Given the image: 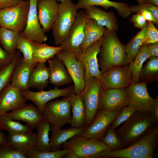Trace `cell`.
I'll list each match as a JSON object with an SVG mask.
<instances>
[{
  "instance_id": "6da1fadb",
  "label": "cell",
  "mask_w": 158,
  "mask_h": 158,
  "mask_svg": "<svg viewBox=\"0 0 158 158\" xmlns=\"http://www.w3.org/2000/svg\"><path fill=\"white\" fill-rule=\"evenodd\" d=\"M158 139V126L157 125L128 146L118 150L103 152L94 158H153Z\"/></svg>"
},
{
  "instance_id": "7a4b0ae2",
  "label": "cell",
  "mask_w": 158,
  "mask_h": 158,
  "mask_svg": "<svg viewBox=\"0 0 158 158\" xmlns=\"http://www.w3.org/2000/svg\"><path fill=\"white\" fill-rule=\"evenodd\" d=\"M103 40L99 53V68L104 72L111 67L128 63L126 45L119 40L116 32L105 29Z\"/></svg>"
},
{
  "instance_id": "3957f363",
  "label": "cell",
  "mask_w": 158,
  "mask_h": 158,
  "mask_svg": "<svg viewBox=\"0 0 158 158\" xmlns=\"http://www.w3.org/2000/svg\"><path fill=\"white\" fill-rule=\"evenodd\" d=\"M157 123L151 114L137 111L115 131L124 148L142 136Z\"/></svg>"
},
{
  "instance_id": "277c9868",
  "label": "cell",
  "mask_w": 158,
  "mask_h": 158,
  "mask_svg": "<svg viewBox=\"0 0 158 158\" xmlns=\"http://www.w3.org/2000/svg\"><path fill=\"white\" fill-rule=\"evenodd\" d=\"M76 4L71 0H62L59 4L58 17L51 28L55 44L60 45L66 36L77 16Z\"/></svg>"
},
{
  "instance_id": "5b68a950",
  "label": "cell",
  "mask_w": 158,
  "mask_h": 158,
  "mask_svg": "<svg viewBox=\"0 0 158 158\" xmlns=\"http://www.w3.org/2000/svg\"><path fill=\"white\" fill-rule=\"evenodd\" d=\"M30 7L29 0L0 10V26L19 32L25 29Z\"/></svg>"
},
{
  "instance_id": "8992f818",
  "label": "cell",
  "mask_w": 158,
  "mask_h": 158,
  "mask_svg": "<svg viewBox=\"0 0 158 158\" xmlns=\"http://www.w3.org/2000/svg\"><path fill=\"white\" fill-rule=\"evenodd\" d=\"M62 147L74 152L79 158H93L101 152L111 150L98 138H87L79 135L71 138Z\"/></svg>"
},
{
  "instance_id": "52a82bcc",
  "label": "cell",
  "mask_w": 158,
  "mask_h": 158,
  "mask_svg": "<svg viewBox=\"0 0 158 158\" xmlns=\"http://www.w3.org/2000/svg\"><path fill=\"white\" fill-rule=\"evenodd\" d=\"M89 17L85 10L77 12L73 24L65 38L59 45L62 51L73 54L79 58L82 54L81 47L84 39V26Z\"/></svg>"
},
{
  "instance_id": "ba28073f",
  "label": "cell",
  "mask_w": 158,
  "mask_h": 158,
  "mask_svg": "<svg viewBox=\"0 0 158 158\" xmlns=\"http://www.w3.org/2000/svg\"><path fill=\"white\" fill-rule=\"evenodd\" d=\"M71 105L67 97L61 100H51L47 102L43 113L44 120L50 125L62 128L71 124L72 118Z\"/></svg>"
},
{
  "instance_id": "9c48e42d",
  "label": "cell",
  "mask_w": 158,
  "mask_h": 158,
  "mask_svg": "<svg viewBox=\"0 0 158 158\" xmlns=\"http://www.w3.org/2000/svg\"><path fill=\"white\" fill-rule=\"evenodd\" d=\"M101 89L99 80L92 77L82 93L86 113V128L91 123L99 110Z\"/></svg>"
},
{
  "instance_id": "30bf717a",
  "label": "cell",
  "mask_w": 158,
  "mask_h": 158,
  "mask_svg": "<svg viewBox=\"0 0 158 158\" xmlns=\"http://www.w3.org/2000/svg\"><path fill=\"white\" fill-rule=\"evenodd\" d=\"M64 65L74 83V93H82L85 87L84 67L80 59L74 54L61 51L56 55Z\"/></svg>"
},
{
  "instance_id": "8fae6325",
  "label": "cell",
  "mask_w": 158,
  "mask_h": 158,
  "mask_svg": "<svg viewBox=\"0 0 158 158\" xmlns=\"http://www.w3.org/2000/svg\"><path fill=\"white\" fill-rule=\"evenodd\" d=\"M103 40V35L100 39L90 45L79 58L84 67V80L85 85L92 77L99 80L103 73L99 69L97 55L100 51Z\"/></svg>"
},
{
  "instance_id": "7c38bea8",
  "label": "cell",
  "mask_w": 158,
  "mask_h": 158,
  "mask_svg": "<svg viewBox=\"0 0 158 158\" xmlns=\"http://www.w3.org/2000/svg\"><path fill=\"white\" fill-rule=\"evenodd\" d=\"M126 90L129 96L131 103L136 108L137 111L146 114H150L151 111L156 102L147 91L145 82L130 84Z\"/></svg>"
},
{
  "instance_id": "4fadbf2b",
  "label": "cell",
  "mask_w": 158,
  "mask_h": 158,
  "mask_svg": "<svg viewBox=\"0 0 158 158\" xmlns=\"http://www.w3.org/2000/svg\"><path fill=\"white\" fill-rule=\"evenodd\" d=\"M131 103L130 97L124 88L106 90L101 89L99 110L118 111Z\"/></svg>"
},
{
  "instance_id": "5bb4252c",
  "label": "cell",
  "mask_w": 158,
  "mask_h": 158,
  "mask_svg": "<svg viewBox=\"0 0 158 158\" xmlns=\"http://www.w3.org/2000/svg\"><path fill=\"white\" fill-rule=\"evenodd\" d=\"M25 101L30 100L35 105L39 111L43 114L46 104L49 101L60 97H67L74 93V85L59 89L57 86L48 91L33 92L29 89L21 91Z\"/></svg>"
},
{
  "instance_id": "9a60e30c",
  "label": "cell",
  "mask_w": 158,
  "mask_h": 158,
  "mask_svg": "<svg viewBox=\"0 0 158 158\" xmlns=\"http://www.w3.org/2000/svg\"><path fill=\"white\" fill-rule=\"evenodd\" d=\"M101 89L124 88L132 83L129 66L113 67L102 74L99 80Z\"/></svg>"
},
{
  "instance_id": "2e32d148",
  "label": "cell",
  "mask_w": 158,
  "mask_h": 158,
  "mask_svg": "<svg viewBox=\"0 0 158 158\" xmlns=\"http://www.w3.org/2000/svg\"><path fill=\"white\" fill-rule=\"evenodd\" d=\"M121 110L109 111L99 110L90 124L79 135L87 138H97L101 140Z\"/></svg>"
},
{
  "instance_id": "e0dca14e",
  "label": "cell",
  "mask_w": 158,
  "mask_h": 158,
  "mask_svg": "<svg viewBox=\"0 0 158 158\" xmlns=\"http://www.w3.org/2000/svg\"><path fill=\"white\" fill-rule=\"evenodd\" d=\"M29 1L30 7L26 26L21 33L24 37L31 41L42 43L47 41L48 37L41 27L38 18V0Z\"/></svg>"
},
{
  "instance_id": "ac0fdd59",
  "label": "cell",
  "mask_w": 158,
  "mask_h": 158,
  "mask_svg": "<svg viewBox=\"0 0 158 158\" xmlns=\"http://www.w3.org/2000/svg\"><path fill=\"white\" fill-rule=\"evenodd\" d=\"M21 91L9 83L0 93V116L25 105Z\"/></svg>"
},
{
  "instance_id": "d6986e66",
  "label": "cell",
  "mask_w": 158,
  "mask_h": 158,
  "mask_svg": "<svg viewBox=\"0 0 158 158\" xmlns=\"http://www.w3.org/2000/svg\"><path fill=\"white\" fill-rule=\"evenodd\" d=\"M37 14L40 23L45 32L51 29L59 15L56 0H38Z\"/></svg>"
},
{
  "instance_id": "ffe728a7",
  "label": "cell",
  "mask_w": 158,
  "mask_h": 158,
  "mask_svg": "<svg viewBox=\"0 0 158 158\" xmlns=\"http://www.w3.org/2000/svg\"><path fill=\"white\" fill-rule=\"evenodd\" d=\"M4 115L14 120L21 121L31 129H35L38 123L44 120L43 114L37 107L31 104H28Z\"/></svg>"
},
{
  "instance_id": "44dd1931",
  "label": "cell",
  "mask_w": 158,
  "mask_h": 158,
  "mask_svg": "<svg viewBox=\"0 0 158 158\" xmlns=\"http://www.w3.org/2000/svg\"><path fill=\"white\" fill-rule=\"evenodd\" d=\"M8 143L27 154L35 150L37 133L32 130L6 135Z\"/></svg>"
},
{
  "instance_id": "7402d4cb",
  "label": "cell",
  "mask_w": 158,
  "mask_h": 158,
  "mask_svg": "<svg viewBox=\"0 0 158 158\" xmlns=\"http://www.w3.org/2000/svg\"><path fill=\"white\" fill-rule=\"evenodd\" d=\"M48 61L50 83L56 86L70 84L72 81L62 61L56 56Z\"/></svg>"
},
{
  "instance_id": "603a6c76",
  "label": "cell",
  "mask_w": 158,
  "mask_h": 158,
  "mask_svg": "<svg viewBox=\"0 0 158 158\" xmlns=\"http://www.w3.org/2000/svg\"><path fill=\"white\" fill-rule=\"evenodd\" d=\"M33 69L23 57H20L13 71L11 84L20 91L29 89L28 84Z\"/></svg>"
},
{
  "instance_id": "cb8c5ba5",
  "label": "cell",
  "mask_w": 158,
  "mask_h": 158,
  "mask_svg": "<svg viewBox=\"0 0 158 158\" xmlns=\"http://www.w3.org/2000/svg\"><path fill=\"white\" fill-rule=\"evenodd\" d=\"M84 10L89 17L94 19L100 26L105 27L110 31L116 32L117 19L113 12H107L95 6L88 7Z\"/></svg>"
},
{
  "instance_id": "d4e9b609",
  "label": "cell",
  "mask_w": 158,
  "mask_h": 158,
  "mask_svg": "<svg viewBox=\"0 0 158 158\" xmlns=\"http://www.w3.org/2000/svg\"><path fill=\"white\" fill-rule=\"evenodd\" d=\"M52 134L50 138L51 151L60 150L62 145L72 137L79 135L86 128L71 127L62 129L61 128L55 127L50 125Z\"/></svg>"
},
{
  "instance_id": "484cf974",
  "label": "cell",
  "mask_w": 158,
  "mask_h": 158,
  "mask_svg": "<svg viewBox=\"0 0 158 158\" xmlns=\"http://www.w3.org/2000/svg\"><path fill=\"white\" fill-rule=\"evenodd\" d=\"M77 9H83L93 6H100L104 8H114L120 17L126 18L131 14L129 6L126 3L117 2L109 0H78L76 4Z\"/></svg>"
},
{
  "instance_id": "4316f807",
  "label": "cell",
  "mask_w": 158,
  "mask_h": 158,
  "mask_svg": "<svg viewBox=\"0 0 158 158\" xmlns=\"http://www.w3.org/2000/svg\"><path fill=\"white\" fill-rule=\"evenodd\" d=\"M67 97L71 105L72 114L71 127L86 128V113L82 94H76L73 93Z\"/></svg>"
},
{
  "instance_id": "83f0119b",
  "label": "cell",
  "mask_w": 158,
  "mask_h": 158,
  "mask_svg": "<svg viewBox=\"0 0 158 158\" xmlns=\"http://www.w3.org/2000/svg\"><path fill=\"white\" fill-rule=\"evenodd\" d=\"M49 82L48 67L45 63H39L32 71L28 84L39 91L44 90Z\"/></svg>"
},
{
  "instance_id": "f1b7e54d",
  "label": "cell",
  "mask_w": 158,
  "mask_h": 158,
  "mask_svg": "<svg viewBox=\"0 0 158 158\" xmlns=\"http://www.w3.org/2000/svg\"><path fill=\"white\" fill-rule=\"evenodd\" d=\"M105 28L97 24L93 19L89 17L84 28V39L81 47L82 53L91 44L103 36Z\"/></svg>"
},
{
  "instance_id": "f546056e",
  "label": "cell",
  "mask_w": 158,
  "mask_h": 158,
  "mask_svg": "<svg viewBox=\"0 0 158 158\" xmlns=\"http://www.w3.org/2000/svg\"><path fill=\"white\" fill-rule=\"evenodd\" d=\"M33 44V61L37 63H45L62 50L60 46L54 47L49 46L45 43H40L34 41Z\"/></svg>"
},
{
  "instance_id": "4dcf8cb0",
  "label": "cell",
  "mask_w": 158,
  "mask_h": 158,
  "mask_svg": "<svg viewBox=\"0 0 158 158\" xmlns=\"http://www.w3.org/2000/svg\"><path fill=\"white\" fill-rule=\"evenodd\" d=\"M20 32L0 26V44L7 52L15 54Z\"/></svg>"
},
{
  "instance_id": "1f68e13d",
  "label": "cell",
  "mask_w": 158,
  "mask_h": 158,
  "mask_svg": "<svg viewBox=\"0 0 158 158\" xmlns=\"http://www.w3.org/2000/svg\"><path fill=\"white\" fill-rule=\"evenodd\" d=\"M151 56L146 44L143 45L134 60L129 66L130 70L132 83L140 82L139 76L144 62Z\"/></svg>"
},
{
  "instance_id": "d6a6232c",
  "label": "cell",
  "mask_w": 158,
  "mask_h": 158,
  "mask_svg": "<svg viewBox=\"0 0 158 158\" xmlns=\"http://www.w3.org/2000/svg\"><path fill=\"white\" fill-rule=\"evenodd\" d=\"M35 129L37 131L35 150L40 152L51 151L49 137L50 125L45 120L40 122Z\"/></svg>"
},
{
  "instance_id": "836d02e7",
  "label": "cell",
  "mask_w": 158,
  "mask_h": 158,
  "mask_svg": "<svg viewBox=\"0 0 158 158\" xmlns=\"http://www.w3.org/2000/svg\"><path fill=\"white\" fill-rule=\"evenodd\" d=\"M148 24V21L141 30L126 45V52L128 63H130L134 60L141 47L142 45V42L145 37Z\"/></svg>"
},
{
  "instance_id": "e575fe53",
  "label": "cell",
  "mask_w": 158,
  "mask_h": 158,
  "mask_svg": "<svg viewBox=\"0 0 158 158\" xmlns=\"http://www.w3.org/2000/svg\"><path fill=\"white\" fill-rule=\"evenodd\" d=\"M142 66L139 78L146 82L157 80L158 76V57L150 56Z\"/></svg>"
},
{
  "instance_id": "d590c367",
  "label": "cell",
  "mask_w": 158,
  "mask_h": 158,
  "mask_svg": "<svg viewBox=\"0 0 158 158\" xmlns=\"http://www.w3.org/2000/svg\"><path fill=\"white\" fill-rule=\"evenodd\" d=\"M16 49L22 52L23 58L33 68L38 64L33 61V41L24 37L20 32Z\"/></svg>"
},
{
  "instance_id": "8d00e7d4",
  "label": "cell",
  "mask_w": 158,
  "mask_h": 158,
  "mask_svg": "<svg viewBox=\"0 0 158 158\" xmlns=\"http://www.w3.org/2000/svg\"><path fill=\"white\" fill-rule=\"evenodd\" d=\"M6 130L8 134L27 132L32 130L27 125H24L7 117L5 115L0 116V131Z\"/></svg>"
},
{
  "instance_id": "74e56055",
  "label": "cell",
  "mask_w": 158,
  "mask_h": 158,
  "mask_svg": "<svg viewBox=\"0 0 158 158\" xmlns=\"http://www.w3.org/2000/svg\"><path fill=\"white\" fill-rule=\"evenodd\" d=\"M20 52H16L15 57L11 63L0 70V93L10 83L13 71L20 58Z\"/></svg>"
},
{
  "instance_id": "f35d334b",
  "label": "cell",
  "mask_w": 158,
  "mask_h": 158,
  "mask_svg": "<svg viewBox=\"0 0 158 158\" xmlns=\"http://www.w3.org/2000/svg\"><path fill=\"white\" fill-rule=\"evenodd\" d=\"M137 111L136 108L131 103L124 107L117 114L110 125L111 128L116 129L134 115Z\"/></svg>"
},
{
  "instance_id": "ab89813d",
  "label": "cell",
  "mask_w": 158,
  "mask_h": 158,
  "mask_svg": "<svg viewBox=\"0 0 158 158\" xmlns=\"http://www.w3.org/2000/svg\"><path fill=\"white\" fill-rule=\"evenodd\" d=\"M100 140L111 150H118L124 148L115 130L112 128L110 125L105 135Z\"/></svg>"
},
{
  "instance_id": "60d3db41",
  "label": "cell",
  "mask_w": 158,
  "mask_h": 158,
  "mask_svg": "<svg viewBox=\"0 0 158 158\" xmlns=\"http://www.w3.org/2000/svg\"><path fill=\"white\" fill-rule=\"evenodd\" d=\"M0 158H28L27 154L8 144H0Z\"/></svg>"
},
{
  "instance_id": "b9f144b4",
  "label": "cell",
  "mask_w": 158,
  "mask_h": 158,
  "mask_svg": "<svg viewBox=\"0 0 158 158\" xmlns=\"http://www.w3.org/2000/svg\"><path fill=\"white\" fill-rule=\"evenodd\" d=\"M71 150L63 149L54 151L40 152L34 151L27 154L28 158H62Z\"/></svg>"
},
{
  "instance_id": "7bdbcfd3",
  "label": "cell",
  "mask_w": 158,
  "mask_h": 158,
  "mask_svg": "<svg viewBox=\"0 0 158 158\" xmlns=\"http://www.w3.org/2000/svg\"><path fill=\"white\" fill-rule=\"evenodd\" d=\"M131 13H138L140 10L145 9L150 11L156 21V25H158V7L151 4L145 3L142 4L131 5L129 6Z\"/></svg>"
},
{
  "instance_id": "ee69618b",
  "label": "cell",
  "mask_w": 158,
  "mask_h": 158,
  "mask_svg": "<svg viewBox=\"0 0 158 158\" xmlns=\"http://www.w3.org/2000/svg\"><path fill=\"white\" fill-rule=\"evenodd\" d=\"M148 27L142 41V45L158 42V30L155 27L154 23L148 21Z\"/></svg>"
},
{
  "instance_id": "f6af8a7d",
  "label": "cell",
  "mask_w": 158,
  "mask_h": 158,
  "mask_svg": "<svg viewBox=\"0 0 158 158\" xmlns=\"http://www.w3.org/2000/svg\"><path fill=\"white\" fill-rule=\"evenodd\" d=\"M16 54H9L0 47V70L11 63L15 58Z\"/></svg>"
},
{
  "instance_id": "bcb514c9",
  "label": "cell",
  "mask_w": 158,
  "mask_h": 158,
  "mask_svg": "<svg viewBox=\"0 0 158 158\" xmlns=\"http://www.w3.org/2000/svg\"><path fill=\"white\" fill-rule=\"evenodd\" d=\"M135 27L142 29L145 25L146 23V20L142 15L140 13H137L133 15L131 19Z\"/></svg>"
},
{
  "instance_id": "7dc6e473",
  "label": "cell",
  "mask_w": 158,
  "mask_h": 158,
  "mask_svg": "<svg viewBox=\"0 0 158 158\" xmlns=\"http://www.w3.org/2000/svg\"><path fill=\"white\" fill-rule=\"evenodd\" d=\"M146 45L151 56L158 57V42Z\"/></svg>"
},
{
  "instance_id": "c3c4849f",
  "label": "cell",
  "mask_w": 158,
  "mask_h": 158,
  "mask_svg": "<svg viewBox=\"0 0 158 158\" xmlns=\"http://www.w3.org/2000/svg\"><path fill=\"white\" fill-rule=\"evenodd\" d=\"M21 0H0V10L13 6Z\"/></svg>"
},
{
  "instance_id": "681fc988",
  "label": "cell",
  "mask_w": 158,
  "mask_h": 158,
  "mask_svg": "<svg viewBox=\"0 0 158 158\" xmlns=\"http://www.w3.org/2000/svg\"><path fill=\"white\" fill-rule=\"evenodd\" d=\"M139 13H141L145 20L148 21H151L156 24V21L152 13L145 9L141 10Z\"/></svg>"
},
{
  "instance_id": "f907efd6",
  "label": "cell",
  "mask_w": 158,
  "mask_h": 158,
  "mask_svg": "<svg viewBox=\"0 0 158 158\" xmlns=\"http://www.w3.org/2000/svg\"><path fill=\"white\" fill-rule=\"evenodd\" d=\"M156 100L155 103L152 109L150 114L153 118L158 122V97L157 96L156 97Z\"/></svg>"
},
{
  "instance_id": "816d5d0a",
  "label": "cell",
  "mask_w": 158,
  "mask_h": 158,
  "mask_svg": "<svg viewBox=\"0 0 158 158\" xmlns=\"http://www.w3.org/2000/svg\"><path fill=\"white\" fill-rule=\"evenodd\" d=\"M65 158H79L78 155L74 152L70 151L64 156Z\"/></svg>"
},
{
  "instance_id": "f5cc1de1",
  "label": "cell",
  "mask_w": 158,
  "mask_h": 158,
  "mask_svg": "<svg viewBox=\"0 0 158 158\" xmlns=\"http://www.w3.org/2000/svg\"><path fill=\"white\" fill-rule=\"evenodd\" d=\"M6 135L1 131H0V144L8 143Z\"/></svg>"
},
{
  "instance_id": "db71d44e",
  "label": "cell",
  "mask_w": 158,
  "mask_h": 158,
  "mask_svg": "<svg viewBox=\"0 0 158 158\" xmlns=\"http://www.w3.org/2000/svg\"><path fill=\"white\" fill-rule=\"evenodd\" d=\"M145 3H148L158 6V0H144Z\"/></svg>"
},
{
  "instance_id": "11a10c76",
  "label": "cell",
  "mask_w": 158,
  "mask_h": 158,
  "mask_svg": "<svg viewBox=\"0 0 158 158\" xmlns=\"http://www.w3.org/2000/svg\"><path fill=\"white\" fill-rule=\"evenodd\" d=\"M138 4H142L145 3L144 0H135Z\"/></svg>"
},
{
  "instance_id": "9f6ffc18",
  "label": "cell",
  "mask_w": 158,
  "mask_h": 158,
  "mask_svg": "<svg viewBox=\"0 0 158 158\" xmlns=\"http://www.w3.org/2000/svg\"><path fill=\"white\" fill-rule=\"evenodd\" d=\"M58 0L60 1H61L62 0Z\"/></svg>"
},
{
  "instance_id": "6f0895ef",
  "label": "cell",
  "mask_w": 158,
  "mask_h": 158,
  "mask_svg": "<svg viewBox=\"0 0 158 158\" xmlns=\"http://www.w3.org/2000/svg\"></svg>"
}]
</instances>
